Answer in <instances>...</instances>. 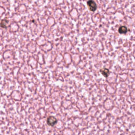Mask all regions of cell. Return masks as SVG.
<instances>
[{
	"label": "cell",
	"mask_w": 135,
	"mask_h": 135,
	"mask_svg": "<svg viewBox=\"0 0 135 135\" xmlns=\"http://www.w3.org/2000/svg\"><path fill=\"white\" fill-rule=\"evenodd\" d=\"M87 5L89 8V10L91 12H95L97 8L96 3L93 0H89L87 1Z\"/></svg>",
	"instance_id": "6da1fadb"
},
{
	"label": "cell",
	"mask_w": 135,
	"mask_h": 135,
	"mask_svg": "<svg viewBox=\"0 0 135 135\" xmlns=\"http://www.w3.org/2000/svg\"><path fill=\"white\" fill-rule=\"evenodd\" d=\"M47 122L48 125L52 127V126H54L57 123V119L54 117L50 116L48 118Z\"/></svg>",
	"instance_id": "7a4b0ae2"
},
{
	"label": "cell",
	"mask_w": 135,
	"mask_h": 135,
	"mask_svg": "<svg viewBox=\"0 0 135 135\" xmlns=\"http://www.w3.org/2000/svg\"><path fill=\"white\" fill-rule=\"evenodd\" d=\"M100 72L102 74V76L105 78H108L110 73L109 70L107 68H102L100 70Z\"/></svg>",
	"instance_id": "3957f363"
},
{
	"label": "cell",
	"mask_w": 135,
	"mask_h": 135,
	"mask_svg": "<svg viewBox=\"0 0 135 135\" xmlns=\"http://www.w3.org/2000/svg\"><path fill=\"white\" fill-rule=\"evenodd\" d=\"M118 32L120 34H126L128 32V28L126 26H121L118 29Z\"/></svg>",
	"instance_id": "277c9868"
},
{
	"label": "cell",
	"mask_w": 135,
	"mask_h": 135,
	"mask_svg": "<svg viewBox=\"0 0 135 135\" xmlns=\"http://www.w3.org/2000/svg\"><path fill=\"white\" fill-rule=\"evenodd\" d=\"M8 22V20H3L1 21L0 23V27H1L3 28H7V24Z\"/></svg>",
	"instance_id": "5b68a950"
}]
</instances>
